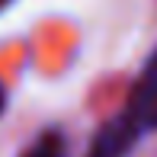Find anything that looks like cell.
<instances>
[{
    "label": "cell",
    "mask_w": 157,
    "mask_h": 157,
    "mask_svg": "<svg viewBox=\"0 0 157 157\" xmlns=\"http://www.w3.org/2000/svg\"><path fill=\"white\" fill-rule=\"evenodd\" d=\"M23 157H64V141H61V135H58V132L42 135V138L35 141Z\"/></svg>",
    "instance_id": "cell-3"
},
{
    "label": "cell",
    "mask_w": 157,
    "mask_h": 157,
    "mask_svg": "<svg viewBox=\"0 0 157 157\" xmlns=\"http://www.w3.org/2000/svg\"><path fill=\"white\" fill-rule=\"evenodd\" d=\"M0 112H3V90H0Z\"/></svg>",
    "instance_id": "cell-4"
},
{
    "label": "cell",
    "mask_w": 157,
    "mask_h": 157,
    "mask_svg": "<svg viewBox=\"0 0 157 157\" xmlns=\"http://www.w3.org/2000/svg\"><path fill=\"white\" fill-rule=\"evenodd\" d=\"M125 112L141 132L144 128H157V48L147 58L144 71L138 74V83H135L132 96H128Z\"/></svg>",
    "instance_id": "cell-1"
},
{
    "label": "cell",
    "mask_w": 157,
    "mask_h": 157,
    "mask_svg": "<svg viewBox=\"0 0 157 157\" xmlns=\"http://www.w3.org/2000/svg\"><path fill=\"white\" fill-rule=\"evenodd\" d=\"M0 3H6V0H0Z\"/></svg>",
    "instance_id": "cell-5"
},
{
    "label": "cell",
    "mask_w": 157,
    "mask_h": 157,
    "mask_svg": "<svg viewBox=\"0 0 157 157\" xmlns=\"http://www.w3.org/2000/svg\"><path fill=\"white\" fill-rule=\"evenodd\" d=\"M138 135H141V128L128 119V112H122V116L109 119V122L96 132V138H93V144H90V154L87 157H125L135 147Z\"/></svg>",
    "instance_id": "cell-2"
}]
</instances>
